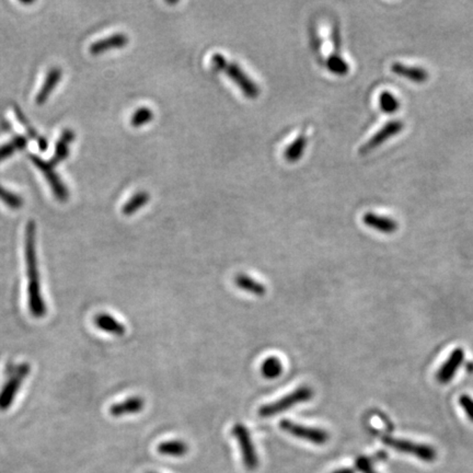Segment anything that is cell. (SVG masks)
<instances>
[{"mask_svg": "<svg viewBox=\"0 0 473 473\" xmlns=\"http://www.w3.org/2000/svg\"><path fill=\"white\" fill-rule=\"evenodd\" d=\"M128 38L126 34L117 33L92 43L89 49L90 53L92 55H100L110 50L122 49L128 45Z\"/></svg>", "mask_w": 473, "mask_h": 473, "instance_id": "7c38bea8", "label": "cell"}, {"mask_svg": "<svg viewBox=\"0 0 473 473\" xmlns=\"http://www.w3.org/2000/svg\"><path fill=\"white\" fill-rule=\"evenodd\" d=\"M0 200H1L7 207L13 209H21L23 205V200L21 196L15 195L13 192L8 191V190H6V188H3L1 186H0Z\"/></svg>", "mask_w": 473, "mask_h": 473, "instance_id": "83f0119b", "label": "cell"}, {"mask_svg": "<svg viewBox=\"0 0 473 473\" xmlns=\"http://www.w3.org/2000/svg\"><path fill=\"white\" fill-rule=\"evenodd\" d=\"M27 146V140L23 136H17L13 138L10 143L6 144L0 147V163L5 160L6 158L13 155L15 151H21Z\"/></svg>", "mask_w": 473, "mask_h": 473, "instance_id": "cb8c5ba5", "label": "cell"}, {"mask_svg": "<svg viewBox=\"0 0 473 473\" xmlns=\"http://www.w3.org/2000/svg\"><path fill=\"white\" fill-rule=\"evenodd\" d=\"M326 66L330 69V72L338 75V76H344L350 70L347 63L341 57H338V55H331L328 61H326Z\"/></svg>", "mask_w": 473, "mask_h": 473, "instance_id": "484cf974", "label": "cell"}, {"mask_svg": "<svg viewBox=\"0 0 473 473\" xmlns=\"http://www.w3.org/2000/svg\"><path fill=\"white\" fill-rule=\"evenodd\" d=\"M30 159L43 172L46 180L49 181L50 186L53 188L54 194L57 199L61 202L66 201L68 199V191H67L66 186L63 183V181L59 179V174L54 170V167H52L50 163H46L38 156L30 155Z\"/></svg>", "mask_w": 473, "mask_h": 473, "instance_id": "ba28073f", "label": "cell"}, {"mask_svg": "<svg viewBox=\"0 0 473 473\" xmlns=\"http://www.w3.org/2000/svg\"><path fill=\"white\" fill-rule=\"evenodd\" d=\"M391 70L398 76L405 77L409 79L411 82H425L428 80V74L425 69L420 68V67L407 66V65L400 64V63H394L391 66Z\"/></svg>", "mask_w": 473, "mask_h": 473, "instance_id": "9a60e30c", "label": "cell"}, {"mask_svg": "<svg viewBox=\"0 0 473 473\" xmlns=\"http://www.w3.org/2000/svg\"><path fill=\"white\" fill-rule=\"evenodd\" d=\"M363 222L366 226L370 227L377 232H384V234H392L398 230L397 222L389 217L380 216V215L367 213L363 217Z\"/></svg>", "mask_w": 473, "mask_h": 473, "instance_id": "5bb4252c", "label": "cell"}, {"mask_svg": "<svg viewBox=\"0 0 473 473\" xmlns=\"http://www.w3.org/2000/svg\"><path fill=\"white\" fill-rule=\"evenodd\" d=\"M15 112L17 117H18L19 121H20L21 124L26 128L27 132H28L30 137L33 138L38 142V147L41 149L42 151H45L47 149V142H46L45 138L41 137V136L38 135L36 130H34V128L31 126L29 121L27 120L26 117L23 115V113L21 112V110L19 107H15Z\"/></svg>", "mask_w": 473, "mask_h": 473, "instance_id": "603a6c76", "label": "cell"}, {"mask_svg": "<svg viewBox=\"0 0 473 473\" xmlns=\"http://www.w3.org/2000/svg\"><path fill=\"white\" fill-rule=\"evenodd\" d=\"M232 435L239 444L244 467L249 470H255L259 466V457L255 451V444L252 442L249 430L243 424L238 423L232 428Z\"/></svg>", "mask_w": 473, "mask_h": 473, "instance_id": "52a82bcc", "label": "cell"}, {"mask_svg": "<svg viewBox=\"0 0 473 473\" xmlns=\"http://www.w3.org/2000/svg\"><path fill=\"white\" fill-rule=\"evenodd\" d=\"M151 199V196L147 192H138L137 194L133 196L132 199L125 204L122 209V213L125 216H130V215L135 214L138 209L145 207Z\"/></svg>", "mask_w": 473, "mask_h": 473, "instance_id": "44dd1931", "label": "cell"}, {"mask_svg": "<svg viewBox=\"0 0 473 473\" xmlns=\"http://www.w3.org/2000/svg\"><path fill=\"white\" fill-rule=\"evenodd\" d=\"M153 119V112L151 109L140 107L133 114L132 119H130V124L134 128H140V126L147 124L148 122H151Z\"/></svg>", "mask_w": 473, "mask_h": 473, "instance_id": "4316f807", "label": "cell"}, {"mask_svg": "<svg viewBox=\"0 0 473 473\" xmlns=\"http://www.w3.org/2000/svg\"><path fill=\"white\" fill-rule=\"evenodd\" d=\"M234 284H236L240 290L247 293L252 294L255 296H263L266 294V287L261 283L257 282L255 278H252L249 275L238 274L234 278Z\"/></svg>", "mask_w": 473, "mask_h": 473, "instance_id": "ac0fdd59", "label": "cell"}, {"mask_svg": "<svg viewBox=\"0 0 473 473\" xmlns=\"http://www.w3.org/2000/svg\"><path fill=\"white\" fill-rule=\"evenodd\" d=\"M465 359V352L461 349L453 350V353L449 355L447 361L444 363L443 366L440 367L436 380L440 384H447L455 377L456 373L458 372L459 367L463 363Z\"/></svg>", "mask_w": 473, "mask_h": 473, "instance_id": "30bf717a", "label": "cell"}, {"mask_svg": "<svg viewBox=\"0 0 473 473\" xmlns=\"http://www.w3.org/2000/svg\"><path fill=\"white\" fill-rule=\"evenodd\" d=\"M382 443L394 451L409 453L426 463H432L437 457L435 449L432 446L425 445V444L414 443L411 440H400V438L390 437V436H384L382 438Z\"/></svg>", "mask_w": 473, "mask_h": 473, "instance_id": "5b68a950", "label": "cell"}, {"mask_svg": "<svg viewBox=\"0 0 473 473\" xmlns=\"http://www.w3.org/2000/svg\"><path fill=\"white\" fill-rule=\"evenodd\" d=\"M75 138V133L72 130H65L61 134V138L57 144V149H55V155L50 161V165L52 167L59 165L61 161H64L69 155L68 146L69 144L73 143Z\"/></svg>", "mask_w": 473, "mask_h": 473, "instance_id": "e0dca14e", "label": "cell"}, {"mask_svg": "<svg viewBox=\"0 0 473 473\" xmlns=\"http://www.w3.org/2000/svg\"><path fill=\"white\" fill-rule=\"evenodd\" d=\"M355 466H356L357 470L361 473H378L375 471L372 461L369 460L367 457H364V456H361V457H359L356 459Z\"/></svg>", "mask_w": 473, "mask_h": 473, "instance_id": "f1b7e54d", "label": "cell"}, {"mask_svg": "<svg viewBox=\"0 0 473 473\" xmlns=\"http://www.w3.org/2000/svg\"><path fill=\"white\" fill-rule=\"evenodd\" d=\"M283 363L276 356L267 357L261 365V374L265 380H276L283 374Z\"/></svg>", "mask_w": 473, "mask_h": 473, "instance_id": "ffe728a7", "label": "cell"}, {"mask_svg": "<svg viewBox=\"0 0 473 473\" xmlns=\"http://www.w3.org/2000/svg\"><path fill=\"white\" fill-rule=\"evenodd\" d=\"M332 473H355V470L351 468H341L338 469V470L333 471Z\"/></svg>", "mask_w": 473, "mask_h": 473, "instance_id": "4dcf8cb0", "label": "cell"}, {"mask_svg": "<svg viewBox=\"0 0 473 473\" xmlns=\"http://www.w3.org/2000/svg\"><path fill=\"white\" fill-rule=\"evenodd\" d=\"M94 324L100 330L111 336H123L126 332V328L124 324L120 321L115 319L113 315L110 313H98L93 319Z\"/></svg>", "mask_w": 473, "mask_h": 473, "instance_id": "4fadbf2b", "label": "cell"}, {"mask_svg": "<svg viewBox=\"0 0 473 473\" xmlns=\"http://www.w3.org/2000/svg\"><path fill=\"white\" fill-rule=\"evenodd\" d=\"M380 105L382 112L391 114V113L398 111V109L400 107V102L399 100L394 97L393 94L390 93V92H382V93L380 94Z\"/></svg>", "mask_w": 473, "mask_h": 473, "instance_id": "d4e9b609", "label": "cell"}, {"mask_svg": "<svg viewBox=\"0 0 473 473\" xmlns=\"http://www.w3.org/2000/svg\"><path fill=\"white\" fill-rule=\"evenodd\" d=\"M403 128H405V124L401 121H390L361 148V153H367L369 151H374L375 148L380 147L392 136L399 134Z\"/></svg>", "mask_w": 473, "mask_h": 473, "instance_id": "9c48e42d", "label": "cell"}, {"mask_svg": "<svg viewBox=\"0 0 473 473\" xmlns=\"http://www.w3.org/2000/svg\"><path fill=\"white\" fill-rule=\"evenodd\" d=\"M31 373V365L29 363H22L18 366H13L8 369L7 382L3 384V389L0 390V411L5 412L10 409L15 401L17 394L20 391L24 380L28 378Z\"/></svg>", "mask_w": 473, "mask_h": 473, "instance_id": "3957f363", "label": "cell"}, {"mask_svg": "<svg viewBox=\"0 0 473 473\" xmlns=\"http://www.w3.org/2000/svg\"><path fill=\"white\" fill-rule=\"evenodd\" d=\"M313 391L308 386H301L297 388L290 393L286 394L285 397L280 398V400L267 403L260 407L259 415L261 417H272L275 415L285 412L287 410L301 405L303 402L309 401L313 399Z\"/></svg>", "mask_w": 473, "mask_h": 473, "instance_id": "277c9868", "label": "cell"}, {"mask_svg": "<svg viewBox=\"0 0 473 473\" xmlns=\"http://www.w3.org/2000/svg\"><path fill=\"white\" fill-rule=\"evenodd\" d=\"M145 407V400L142 397H130L124 401L117 402L110 407V414L114 417L137 414Z\"/></svg>", "mask_w": 473, "mask_h": 473, "instance_id": "8fae6325", "label": "cell"}, {"mask_svg": "<svg viewBox=\"0 0 473 473\" xmlns=\"http://www.w3.org/2000/svg\"><path fill=\"white\" fill-rule=\"evenodd\" d=\"M459 405L463 407V411L466 413L469 420L473 423V399L467 394H463L459 398Z\"/></svg>", "mask_w": 473, "mask_h": 473, "instance_id": "f546056e", "label": "cell"}, {"mask_svg": "<svg viewBox=\"0 0 473 473\" xmlns=\"http://www.w3.org/2000/svg\"><path fill=\"white\" fill-rule=\"evenodd\" d=\"M149 473H156V472H149Z\"/></svg>", "mask_w": 473, "mask_h": 473, "instance_id": "1f68e13d", "label": "cell"}, {"mask_svg": "<svg viewBox=\"0 0 473 473\" xmlns=\"http://www.w3.org/2000/svg\"><path fill=\"white\" fill-rule=\"evenodd\" d=\"M280 428L294 437L307 440L309 443L315 444V445H324L328 443L329 438H330L329 433L322 428H310V426L298 424L290 420L280 421Z\"/></svg>", "mask_w": 473, "mask_h": 473, "instance_id": "8992f818", "label": "cell"}, {"mask_svg": "<svg viewBox=\"0 0 473 473\" xmlns=\"http://www.w3.org/2000/svg\"><path fill=\"white\" fill-rule=\"evenodd\" d=\"M158 453L169 457H183L188 453V444L182 440H168L159 444L157 448Z\"/></svg>", "mask_w": 473, "mask_h": 473, "instance_id": "d6986e66", "label": "cell"}, {"mask_svg": "<svg viewBox=\"0 0 473 473\" xmlns=\"http://www.w3.org/2000/svg\"><path fill=\"white\" fill-rule=\"evenodd\" d=\"M306 145H307V138L305 136H299V137L296 138L295 142L286 149V160L290 161V163H296V161L299 160L303 151H305Z\"/></svg>", "mask_w": 473, "mask_h": 473, "instance_id": "7402d4cb", "label": "cell"}, {"mask_svg": "<svg viewBox=\"0 0 473 473\" xmlns=\"http://www.w3.org/2000/svg\"><path fill=\"white\" fill-rule=\"evenodd\" d=\"M27 276H28V306L32 317L42 319L47 313V306L42 295L41 276L36 255V224L33 220L27 224L24 238Z\"/></svg>", "mask_w": 473, "mask_h": 473, "instance_id": "6da1fadb", "label": "cell"}, {"mask_svg": "<svg viewBox=\"0 0 473 473\" xmlns=\"http://www.w3.org/2000/svg\"><path fill=\"white\" fill-rule=\"evenodd\" d=\"M61 75H63V72H61V68H59V67H54V68L50 70L41 90L38 91V96H36V103L38 105H43V103H45L46 100L49 99L50 94L55 89V87H57V84L61 80Z\"/></svg>", "mask_w": 473, "mask_h": 473, "instance_id": "2e32d148", "label": "cell"}, {"mask_svg": "<svg viewBox=\"0 0 473 473\" xmlns=\"http://www.w3.org/2000/svg\"><path fill=\"white\" fill-rule=\"evenodd\" d=\"M211 63L214 65L215 68L225 73L227 76H230L232 82L239 86L241 91L248 98H250V99H257L259 97V87H257L255 82H252L250 77L238 65L232 63V61H227L220 54H215L214 57H211Z\"/></svg>", "mask_w": 473, "mask_h": 473, "instance_id": "7a4b0ae2", "label": "cell"}]
</instances>
